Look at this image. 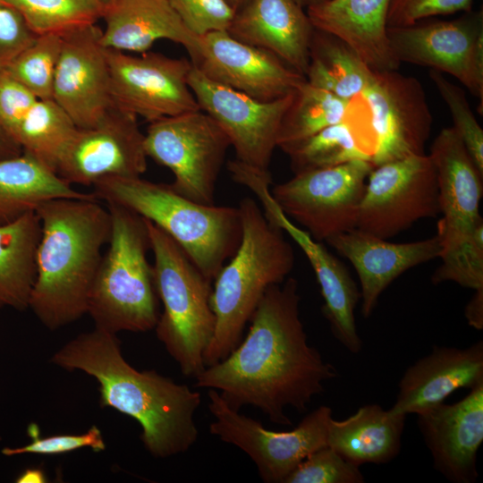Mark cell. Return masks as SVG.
Masks as SVG:
<instances>
[{"label":"cell","mask_w":483,"mask_h":483,"mask_svg":"<svg viewBox=\"0 0 483 483\" xmlns=\"http://www.w3.org/2000/svg\"><path fill=\"white\" fill-rule=\"evenodd\" d=\"M298 282L289 277L269 286L250 322L246 336L222 360L206 367L196 387L214 389L233 409L251 405L278 425L292 426L286 408L307 410L338 377L308 343L300 316Z\"/></svg>","instance_id":"obj_1"},{"label":"cell","mask_w":483,"mask_h":483,"mask_svg":"<svg viewBox=\"0 0 483 483\" xmlns=\"http://www.w3.org/2000/svg\"><path fill=\"white\" fill-rule=\"evenodd\" d=\"M50 361L95 378L100 406L134 419L141 428L140 438L153 457L183 453L196 443L194 417L200 394L156 370L133 368L123 356L117 334L94 327L64 343Z\"/></svg>","instance_id":"obj_2"},{"label":"cell","mask_w":483,"mask_h":483,"mask_svg":"<svg viewBox=\"0 0 483 483\" xmlns=\"http://www.w3.org/2000/svg\"><path fill=\"white\" fill-rule=\"evenodd\" d=\"M41 224L29 308L49 330L87 314L111 216L98 199H55L35 211Z\"/></svg>","instance_id":"obj_3"},{"label":"cell","mask_w":483,"mask_h":483,"mask_svg":"<svg viewBox=\"0 0 483 483\" xmlns=\"http://www.w3.org/2000/svg\"><path fill=\"white\" fill-rule=\"evenodd\" d=\"M238 208L241 242L213 280L210 304L216 326L204 353L206 367L237 346L267 289L283 283L294 266V251L284 231L266 217L256 200L243 198Z\"/></svg>","instance_id":"obj_4"},{"label":"cell","mask_w":483,"mask_h":483,"mask_svg":"<svg viewBox=\"0 0 483 483\" xmlns=\"http://www.w3.org/2000/svg\"><path fill=\"white\" fill-rule=\"evenodd\" d=\"M93 188L98 199L123 206L163 230L211 282L241 242L238 207L200 204L182 196L170 184L140 176L105 177Z\"/></svg>","instance_id":"obj_5"},{"label":"cell","mask_w":483,"mask_h":483,"mask_svg":"<svg viewBox=\"0 0 483 483\" xmlns=\"http://www.w3.org/2000/svg\"><path fill=\"white\" fill-rule=\"evenodd\" d=\"M106 206L111 233L89 292L87 313L95 327L111 333L150 331L160 313L153 266L147 257L150 240L146 221L119 204Z\"/></svg>","instance_id":"obj_6"},{"label":"cell","mask_w":483,"mask_h":483,"mask_svg":"<svg viewBox=\"0 0 483 483\" xmlns=\"http://www.w3.org/2000/svg\"><path fill=\"white\" fill-rule=\"evenodd\" d=\"M145 221L154 256L155 287L163 303L154 329L182 373L196 377L206 368L204 353L215 332L212 282L168 234Z\"/></svg>","instance_id":"obj_7"},{"label":"cell","mask_w":483,"mask_h":483,"mask_svg":"<svg viewBox=\"0 0 483 483\" xmlns=\"http://www.w3.org/2000/svg\"><path fill=\"white\" fill-rule=\"evenodd\" d=\"M148 157L171 170V187L182 196L204 205L215 204L216 184L230 140L202 110L162 118L147 129Z\"/></svg>","instance_id":"obj_8"},{"label":"cell","mask_w":483,"mask_h":483,"mask_svg":"<svg viewBox=\"0 0 483 483\" xmlns=\"http://www.w3.org/2000/svg\"><path fill=\"white\" fill-rule=\"evenodd\" d=\"M208 410L215 418L209 432L243 451L267 483H284L292 471L311 453L327 445L332 410L321 405L288 431H273L232 408L214 390H208Z\"/></svg>","instance_id":"obj_9"},{"label":"cell","mask_w":483,"mask_h":483,"mask_svg":"<svg viewBox=\"0 0 483 483\" xmlns=\"http://www.w3.org/2000/svg\"><path fill=\"white\" fill-rule=\"evenodd\" d=\"M373 165L353 160L294 174L271 186L283 213L318 242L356 228L359 207Z\"/></svg>","instance_id":"obj_10"},{"label":"cell","mask_w":483,"mask_h":483,"mask_svg":"<svg viewBox=\"0 0 483 483\" xmlns=\"http://www.w3.org/2000/svg\"><path fill=\"white\" fill-rule=\"evenodd\" d=\"M391 52L400 63L428 67L458 80L483 106V11L453 20H421L387 27ZM483 110V109H482Z\"/></svg>","instance_id":"obj_11"},{"label":"cell","mask_w":483,"mask_h":483,"mask_svg":"<svg viewBox=\"0 0 483 483\" xmlns=\"http://www.w3.org/2000/svg\"><path fill=\"white\" fill-rule=\"evenodd\" d=\"M359 207L356 228L389 239L415 222L440 214L436 173L429 155H413L373 167Z\"/></svg>","instance_id":"obj_12"},{"label":"cell","mask_w":483,"mask_h":483,"mask_svg":"<svg viewBox=\"0 0 483 483\" xmlns=\"http://www.w3.org/2000/svg\"><path fill=\"white\" fill-rule=\"evenodd\" d=\"M232 178L253 192L266 217L288 233L302 250L315 272L324 300L322 313L334 337L350 352H360L362 341L357 331L354 309L361 293L347 267L321 242L314 240L283 213L270 192V172L239 165L233 169Z\"/></svg>","instance_id":"obj_13"},{"label":"cell","mask_w":483,"mask_h":483,"mask_svg":"<svg viewBox=\"0 0 483 483\" xmlns=\"http://www.w3.org/2000/svg\"><path fill=\"white\" fill-rule=\"evenodd\" d=\"M373 141L372 165L425 154L432 114L420 81L397 70L374 71L361 95Z\"/></svg>","instance_id":"obj_14"},{"label":"cell","mask_w":483,"mask_h":483,"mask_svg":"<svg viewBox=\"0 0 483 483\" xmlns=\"http://www.w3.org/2000/svg\"><path fill=\"white\" fill-rule=\"evenodd\" d=\"M114 106L146 121L200 110L189 86L191 60L147 51L136 56L106 48Z\"/></svg>","instance_id":"obj_15"},{"label":"cell","mask_w":483,"mask_h":483,"mask_svg":"<svg viewBox=\"0 0 483 483\" xmlns=\"http://www.w3.org/2000/svg\"><path fill=\"white\" fill-rule=\"evenodd\" d=\"M188 83L200 110L227 135L235 159L269 171L281 123L294 91L275 100L260 101L208 80L193 64Z\"/></svg>","instance_id":"obj_16"},{"label":"cell","mask_w":483,"mask_h":483,"mask_svg":"<svg viewBox=\"0 0 483 483\" xmlns=\"http://www.w3.org/2000/svg\"><path fill=\"white\" fill-rule=\"evenodd\" d=\"M137 116L114 106L88 128H77L56 174L69 184L93 186L109 176H141L148 166L145 134Z\"/></svg>","instance_id":"obj_17"},{"label":"cell","mask_w":483,"mask_h":483,"mask_svg":"<svg viewBox=\"0 0 483 483\" xmlns=\"http://www.w3.org/2000/svg\"><path fill=\"white\" fill-rule=\"evenodd\" d=\"M97 23L61 35L52 99L77 128L97 123L113 106L106 48Z\"/></svg>","instance_id":"obj_18"},{"label":"cell","mask_w":483,"mask_h":483,"mask_svg":"<svg viewBox=\"0 0 483 483\" xmlns=\"http://www.w3.org/2000/svg\"><path fill=\"white\" fill-rule=\"evenodd\" d=\"M191 62L208 80L260 101L283 97L306 80L275 55L235 39L227 30L200 36Z\"/></svg>","instance_id":"obj_19"},{"label":"cell","mask_w":483,"mask_h":483,"mask_svg":"<svg viewBox=\"0 0 483 483\" xmlns=\"http://www.w3.org/2000/svg\"><path fill=\"white\" fill-rule=\"evenodd\" d=\"M429 157L436 173L440 213L443 214L436 233L442 247L441 256L470 242L477 225L482 221L479 205L483 173L453 126L439 131L431 144Z\"/></svg>","instance_id":"obj_20"},{"label":"cell","mask_w":483,"mask_h":483,"mask_svg":"<svg viewBox=\"0 0 483 483\" xmlns=\"http://www.w3.org/2000/svg\"><path fill=\"white\" fill-rule=\"evenodd\" d=\"M417 415L434 468L453 483L474 482L483 441V383L457 402H441Z\"/></svg>","instance_id":"obj_21"},{"label":"cell","mask_w":483,"mask_h":483,"mask_svg":"<svg viewBox=\"0 0 483 483\" xmlns=\"http://www.w3.org/2000/svg\"><path fill=\"white\" fill-rule=\"evenodd\" d=\"M353 266L360 283L361 314L369 318L378 298L405 271L439 258L440 239L435 236L412 242L393 243L358 228L326 241Z\"/></svg>","instance_id":"obj_22"},{"label":"cell","mask_w":483,"mask_h":483,"mask_svg":"<svg viewBox=\"0 0 483 483\" xmlns=\"http://www.w3.org/2000/svg\"><path fill=\"white\" fill-rule=\"evenodd\" d=\"M315 28L294 0H249L235 12L227 32L264 49L306 76Z\"/></svg>","instance_id":"obj_23"},{"label":"cell","mask_w":483,"mask_h":483,"mask_svg":"<svg viewBox=\"0 0 483 483\" xmlns=\"http://www.w3.org/2000/svg\"><path fill=\"white\" fill-rule=\"evenodd\" d=\"M483 383V342L467 348L434 345L431 352L411 365L398 385L391 411L419 414L460 388Z\"/></svg>","instance_id":"obj_24"},{"label":"cell","mask_w":483,"mask_h":483,"mask_svg":"<svg viewBox=\"0 0 483 483\" xmlns=\"http://www.w3.org/2000/svg\"><path fill=\"white\" fill-rule=\"evenodd\" d=\"M101 42L106 48L145 53L158 40L182 45L193 60L200 36L194 34L167 0H111L105 5Z\"/></svg>","instance_id":"obj_25"},{"label":"cell","mask_w":483,"mask_h":483,"mask_svg":"<svg viewBox=\"0 0 483 483\" xmlns=\"http://www.w3.org/2000/svg\"><path fill=\"white\" fill-rule=\"evenodd\" d=\"M391 0H324L307 8L315 29L351 47L373 71L398 70L386 36Z\"/></svg>","instance_id":"obj_26"},{"label":"cell","mask_w":483,"mask_h":483,"mask_svg":"<svg viewBox=\"0 0 483 483\" xmlns=\"http://www.w3.org/2000/svg\"><path fill=\"white\" fill-rule=\"evenodd\" d=\"M405 415L367 404L343 420L329 423L327 445L351 463L383 464L400 453Z\"/></svg>","instance_id":"obj_27"},{"label":"cell","mask_w":483,"mask_h":483,"mask_svg":"<svg viewBox=\"0 0 483 483\" xmlns=\"http://www.w3.org/2000/svg\"><path fill=\"white\" fill-rule=\"evenodd\" d=\"M74 190L55 171L31 155L0 159V225L35 212L55 199H96Z\"/></svg>","instance_id":"obj_28"},{"label":"cell","mask_w":483,"mask_h":483,"mask_svg":"<svg viewBox=\"0 0 483 483\" xmlns=\"http://www.w3.org/2000/svg\"><path fill=\"white\" fill-rule=\"evenodd\" d=\"M41 224L36 212L0 225V309L29 308Z\"/></svg>","instance_id":"obj_29"},{"label":"cell","mask_w":483,"mask_h":483,"mask_svg":"<svg viewBox=\"0 0 483 483\" xmlns=\"http://www.w3.org/2000/svg\"><path fill=\"white\" fill-rule=\"evenodd\" d=\"M371 70L344 41L315 29L306 80L335 97L352 101L370 84Z\"/></svg>","instance_id":"obj_30"},{"label":"cell","mask_w":483,"mask_h":483,"mask_svg":"<svg viewBox=\"0 0 483 483\" xmlns=\"http://www.w3.org/2000/svg\"><path fill=\"white\" fill-rule=\"evenodd\" d=\"M294 174L335 166L353 160L371 163L373 146L358 123L346 117L283 150Z\"/></svg>","instance_id":"obj_31"},{"label":"cell","mask_w":483,"mask_h":483,"mask_svg":"<svg viewBox=\"0 0 483 483\" xmlns=\"http://www.w3.org/2000/svg\"><path fill=\"white\" fill-rule=\"evenodd\" d=\"M77 127L53 99H38L13 133L22 151L56 173L61 156Z\"/></svg>","instance_id":"obj_32"},{"label":"cell","mask_w":483,"mask_h":483,"mask_svg":"<svg viewBox=\"0 0 483 483\" xmlns=\"http://www.w3.org/2000/svg\"><path fill=\"white\" fill-rule=\"evenodd\" d=\"M350 102L304 80L294 90L292 101L284 113L277 148L284 150L328 126L344 121Z\"/></svg>","instance_id":"obj_33"},{"label":"cell","mask_w":483,"mask_h":483,"mask_svg":"<svg viewBox=\"0 0 483 483\" xmlns=\"http://www.w3.org/2000/svg\"><path fill=\"white\" fill-rule=\"evenodd\" d=\"M17 10L37 34H64L102 19L103 0H0Z\"/></svg>","instance_id":"obj_34"},{"label":"cell","mask_w":483,"mask_h":483,"mask_svg":"<svg viewBox=\"0 0 483 483\" xmlns=\"http://www.w3.org/2000/svg\"><path fill=\"white\" fill-rule=\"evenodd\" d=\"M60 34L38 35L2 70L38 99H52L54 79L61 51Z\"/></svg>","instance_id":"obj_35"},{"label":"cell","mask_w":483,"mask_h":483,"mask_svg":"<svg viewBox=\"0 0 483 483\" xmlns=\"http://www.w3.org/2000/svg\"><path fill=\"white\" fill-rule=\"evenodd\" d=\"M428 75L451 113L453 129L483 173V130L472 113L465 91L438 71L429 69Z\"/></svg>","instance_id":"obj_36"},{"label":"cell","mask_w":483,"mask_h":483,"mask_svg":"<svg viewBox=\"0 0 483 483\" xmlns=\"http://www.w3.org/2000/svg\"><path fill=\"white\" fill-rule=\"evenodd\" d=\"M439 258L441 265L431 277L434 284L452 281L474 291L483 289V220L469 243Z\"/></svg>","instance_id":"obj_37"},{"label":"cell","mask_w":483,"mask_h":483,"mask_svg":"<svg viewBox=\"0 0 483 483\" xmlns=\"http://www.w3.org/2000/svg\"><path fill=\"white\" fill-rule=\"evenodd\" d=\"M356 466L329 445L309 454L287 477L284 483H363Z\"/></svg>","instance_id":"obj_38"},{"label":"cell","mask_w":483,"mask_h":483,"mask_svg":"<svg viewBox=\"0 0 483 483\" xmlns=\"http://www.w3.org/2000/svg\"><path fill=\"white\" fill-rule=\"evenodd\" d=\"M30 442L18 447H4L1 453L4 456H15L32 453L41 455H55L89 447L94 452L106 450V443L100 429L91 426L86 432L77 435H54L42 437L39 427L31 422L27 428Z\"/></svg>","instance_id":"obj_39"},{"label":"cell","mask_w":483,"mask_h":483,"mask_svg":"<svg viewBox=\"0 0 483 483\" xmlns=\"http://www.w3.org/2000/svg\"><path fill=\"white\" fill-rule=\"evenodd\" d=\"M186 27L198 36L227 30L235 11L225 0H167Z\"/></svg>","instance_id":"obj_40"},{"label":"cell","mask_w":483,"mask_h":483,"mask_svg":"<svg viewBox=\"0 0 483 483\" xmlns=\"http://www.w3.org/2000/svg\"><path fill=\"white\" fill-rule=\"evenodd\" d=\"M473 0H391L387 27H401L436 16L472 10Z\"/></svg>","instance_id":"obj_41"},{"label":"cell","mask_w":483,"mask_h":483,"mask_svg":"<svg viewBox=\"0 0 483 483\" xmlns=\"http://www.w3.org/2000/svg\"><path fill=\"white\" fill-rule=\"evenodd\" d=\"M37 37L17 10L0 2V70Z\"/></svg>","instance_id":"obj_42"},{"label":"cell","mask_w":483,"mask_h":483,"mask_svg":"<svg viewBox=\"0 0 483 483\" xmlns=\"http://www.w3.org/2000/svg\"><path fill=\"white\" fill-rule=\"evenodd\" d=\"M37 100L22 85L0 71V124L12 137L23 116Z\"/></svg>","instance_id":"obj_43"},{"label":"cell","mask_w":483,"mask_h":483,"mask_svg":"<svg viewBox=\"0 0 483 483\" xmlns=\"http://www.w3.org/2000/svg\"><path fill=\"white\" fill-rule=\"evenodd\" d=\"M474 292L465 307L464 316L470 326L481 330L483 328V289Z\"/></svg>","instance_id":"obj_44"},{"label":"cell","mask_w":483,"mask_h":483,"mask_svg":"<svg viewBox=\"0 0 483 483\" xmlns=\"http://www.w3.org/2000/svg\"><path fill=\"white\" fill-rule=\"evenodd\" d=\"M21 153L20 145L0 124V159L15 157Z\"/></svg>","instance_id":"obj_45"},{"label":"cell","mask_w":483,"mask_h":483,"mask_svg":"<svg viewBox=\"0 0 483 483\" xmlns=\"http://www.w3.org/2000/svg\"><path fill=\"white\" fill-rule=\"evenodd\" d=\"M17 483H45L47 478L43 470L39 468H28L15 479Z\"/></svg>","instance_id":"obj_46"},{"label":"cell","mask_w":483,"mask_h":483,"mask_svg":"<svg viewBox=\"0 0 483 483\" xmlns=\"http://www.w3.org/2000/svg\"><path fill=\"white\" fill-rule=\"evenodd\" d=\"M227 4L236 12L241 9L249 0H225Z\"/></svg>","instance_id":"obj_47"},{"label":"cell","mask_w":483,"mask_h":483,"mask_svg":"<svg viewBox=\"0 0 483 483\" xmlns=\"http://www.w3.org/2000/svg\"><path fill=\"white\" fill-rule=\"evenodd\" d=\"M299 5L303 8H308L310 5L322 2L324 0H294Z\"/></svg>","instance_id":"obj_48"},{"label":"cell","mask_w":483,"mask_h":483,"mask_svg":"<svg viewBox=\"0 0 483 483\" xmlns=\"http://www.w3.org/2000/svg\"><path fill=\"white\" fill-rule=\"evenodd\" d=\"M105 4H106L108 2H110L111 0H103Z\"/></svg>","instance_id":"obj_49"}]
</instances>
